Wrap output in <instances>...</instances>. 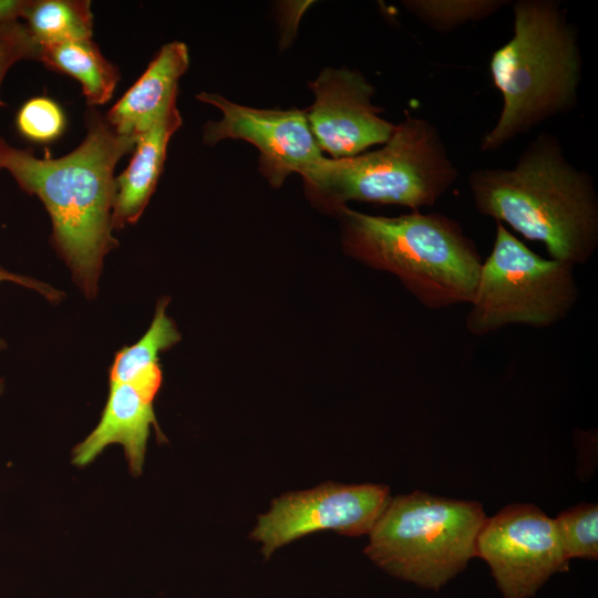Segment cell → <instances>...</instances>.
<instances>
[{
    "label": "cell",
    "instance_id": "6da1fadb",
    "mask_svg": "<svg viewBox=\"0 0 598 598\" xmlns=\"http://www.w3.org/2000/svg\"><path fill=\"white\" fill-rule=\"evenodd\" d=\"M86 135L72 152L39 158L31 148L11 146L0 136V169L22 190L43 203L52 221V244L73 280L92 299L105 256L118 246L112 235L114 169L134 150L137 136L121 135L93 107Z\"/></svg>",
    "mask_w": 598,
    "mask_h": 598
},
{
    "label": "cell",
    "instance_id": "7a4b0ae2",
    "mask_svg": "<svg viewBox=\"0 0 598 598\" xmlns=\"http://www.w3.org/2000/svg\"><path fill=\"white\" fill-rule=\"evenodd\" d=\"M467 185L478 213L542 243L550 258L586 264L598 247V194L592 176L542 132L512 168H476Z\"/></svg>",
    "mask_w": 598,
    "mask_h": 598
},
{
    "label": "cell",
    "instance_id": "3957f363",
    "mask_svg": "<svg viewBox=\"0 0 598 598\" xmlns=\"http://www.w3.org/2000/svg\"><path fill=\"white\" fill-rule=\"evenodd\" d=\"M513 34L489 59L502 96L497 121L481 141L495 152L577 106L584 60L578 30L558 0H516Z\"/></svg>",
    "mask_w": 598,
    "mask_h": 598
},
{
    "label": "cell",
    "instance_id": "277c9868",
    "mask_svg": "<svg viewBox=\"0 0 598 598\" xmlns=\"http://www.w3.org/2000/svg\"><path fill=\"white\" fill-rule=\"evenodd\" d=\"M333 212L341 223L346 252L396 276L425 308L472 301L483 260L455 219L420 210L377 216L347 205Z\"/></svg>",
    "mask_w": 598,
    "mask_h": 598
},
{
    "label": "cell",
    "instance_id": "5b68a950",
    "mask_svg": "<svg viewBox=\"0 0 598 598\" xmlns=\"http://www.w3.org/2000/svg\"><path fill=\"white\" fill-rule=\"evenodd\" d=\"M458 169L437 127L410 113L379 148L347 158L323 157L302 176L308 194L334 210L348 202L431 207Z\"/></svg>",
    "mask_w": 598,
    "mask_h": 598
},
{
    "label": "cell",
    "instance_id": "8992f818",
    "mask_svg": "<svg viewBox=\"0 0 598 598\" xmlns=\"http://www.w3.org/2000/svg\"><path fill=\"white\" fill-rule=\"evenodd\" d=\"M486 517L477 502L421 491L391 497L364 554L393 577L440 590L476 557Z\"/></svg>",
    "mask_w": 598,
    "mask_h": 598
},
{
    "label": "cell",
    "instance_id": "52a82bcc",
    "mask_svg": "<svg viewBox=\"0 0 598 598\" xmlns=\"http://www.w3.org/2000/svg\"><path fill=\"white\" fill-rule=\"evenodd\" d=\"M573 265L544 258L496 223L492 250L482 262L466 328L485 336L511 324L550 327L578 300Z\"/></svg>",
    "mask_w": 598,
    "mask_h": 598
},
{
    "label": "cell",
    "instance_id": "ba28073f",
    "mask_svg": "<svg viewBox=\"0 0 598 598\" xmlns=\"http://www.w3.org/2000/svg\"><path fill=\"white\" fill-rule=\"evenodd\" d=\"M476 557L488 565L503 598H533L569 567L554 519L534 504H509L486 517Z\"/></svg>",
    "mask_w": 598,
    "mask_h": 598
},
{
    "label": "cell",
    "instance_id": "9c48e42d",
    "mask_svg": "<svg viewBox=\"0 0 598 598\" xmlns=\"http://www.w3.org/2000/svg\"><path fill=\"white\" fill-rule=\"evenodd\" d=\"M391 497L390 488L379 484L326 483L283 494L258 517L251 538L269 558L278 548L316 532L369 535Z\"/></svg>",
    "mask_w": 598,
    "mask_h": 598
},
{
    "label": "cell",
    "instance_id": "30bf717a",
    "mask_svg": "<svg viewBox=\"0 0 598 598\" xmlns=\"http://www.w3.org/2000/svg\"><path fill=\"white\" fill-rule=\"evenodd\" d=\"M196 97L221 112L219 121L203 128V142L213 146L223 140H243L259 152L258 168L267 182L279 187L290 174L305 176L324 156L310 131L306 110H267L235 103L218 93Z\"/></svg>",
    "mask_w": 598,
    "mask_h": 598
},
{
    "label": "cell",
    "instance_id": "8fae6325",
    "mask_svg": "<svg viewBox=\"0 0 598 598\" xmlns=\"http://www.w3.org/2000/svg\"><path fill=\"white\" fill-rule=\"evenodd\" d=\"M315 101L306 110L312 136L331 158H347L384 144L395 124L373 104L374 86L359 71L326 68L308 83Z\"/></svg>",
    "mask_w": 598,
    "mask_h": 598
},
{
    "label": "cell",
    "instance_id": "7c38bea8",
    "mask_svg": "<svg viewBox=\"0 0 598 598\" xmlns=\"http://www.w3.org/2000/svg\"><path fill=\"white\" fill-rule=\"evenodd\" d=\"M154 402L127 383H110L109 396L95 429L72 451V463L79 467L92 463L106 446L120 444L134 477L142 474L151 427L162 435Z\"/></svg>",
    "mask_w": 598,
    "mask_h": 598
},
{
    "label": "cell",
    "instance_id": "4fadbf2b",
    "mask_svg": "<svg viewBox=\"0 0 598 598\" xmlns=\"http://www.w3.org/2000/svg\"><path fill=\"white\" fill-rule=\"evenodd\" d=\"M189 66L188 48L172 41L161 48L140 79L105 116L116 133L137 136L148 131L177 101L178 81Z\"/></svg>",
    "mask_w": 598,
    "mask_h": 598
},
{
    "label": "cell",
    "instance_id": "5bb4252c",
    "mask_svg": "<svg viewBox=\"0 0 598 598\" xmlns=\"http://www.w3.org/2000/svg\"><path fill=\"white\" fill-rule=\"evenodd\" d=\"M176 102L148 131L137 135L128 166L115 176L113 229L136 224L155 192L168 142L183 123Z\"/></svg>",
    "mask_w": 598,
    "mask_h": 598
},
{
    "label": "cell",
    "instance_id": "9a60e30c",
    "mask_svg": "<svg viewBox=\"0 0 598 598\" xmlns=\"http://www.w3.org/2000/svg\"><path fill=\"white\" fill-rule=\"evenodd\" d=\"M38 61L78 80L91 107L107 103L121 79L117 66L101 53L92 39L40 47Z\"/></svg>",
    "mask_w": 598,
    "mask_h": 598
},
{
    "label": "cell",
    "instance_id": "2e32d148",
    "mask_svg": "<svg viewBox=\"0 0 598 598\" xmlns=\"http://www.w3.org/2000/svg\"><path fill=\"white\" fill-rule=\"evenodd\" d=\"M22 19L40 45L92 39L89 0H29Z\"/></svg>",
    "mask_w": 598,
    "mask_h": 598
},
{
    "label": "cell",
    "instance_id": "e0dca14e",
    "mask_svg": "<svg viewBox=\"0 0 598 598\" xmlns=\"http://www.w3.org/2000/svg\"><path fill=\"white\" fill-rule=\"evenodd\" d=\"M167 301L162 299L157 303L154 318L144 336L115 354L109 370L110 383H133L162 371L159 353L181 340L174 321L166 313Z\"/></svg>",
    "mask_w": 598,
    "mask_h": 598
},
{
    "label": "cell",
    "instance_id": "ac0fdd59",
    "mask_svg": "<svg viewBox=\"0 0 598 598\" xmlns=\"http://www.w3.org/2000/svg\"><path fill=\"white\" fill-rule=\"evenodd\" d=\"M508 0H404L403 7L437 33H448L497 13Z\"/></svg>",
    "mask_w": 598,
    "mask_h": 598
},
{
    "label": "cell",
    "instance_id": "d6986e66",
    "mask_svg": "<svg viewBox=\"0 0 598 598\" xmlns=\"http://www.w3.org/2000/svg\"><path fill=\"white\" fill-rule=\"evenodd\" d=\"M566 557L596 560L598 558V506L581 503L561 512L554 519Z\"/></svg>",
    "mask_w": 598,
    "mask_h": 598
},
{
    "label": "cell",
    "instance_id": "ffe728a7",
    "mask_svg": "<svg viewBox=\"0 0 598 598\" xmlns=\"http://www.w3.org/2000/svg\"><path fill=\"white\" fill-rule=\"evenodd\" d=\"M16 124L23 137L33 142H50L63 133L65 116L56 102L40 96L28 100L20 107Z\"/></svg>",
    "mask_w": 598,
    "mask_h": 598
},
{
    "label": "cell",
    "instance_id": "44dd1931",
    "mask_svg": "<svg viewBox=\"0 0 598 598\" xmlns=\"http://www.w3.org/2000/svg\"><path fill=\"white\" fill-rule=\"evenodd\" d=\"M40 45L19 20L0 23V87L9 69L21 60H39ZM3 102L0 100V106Z\"/></svg>",
    "mask_w": 598,
    "mask_h": 598
},
{
    "label": "cell",
    "instance_id": "7402d4cb",
    "mask_svg": "<svg viewBox=\"0 0 598 598\" xmlns=\"http://www.w3.org/2000/svg\"><path fill=\"white\" fill-rule=\"evenodd\" d=\"M1 171V169H0ZM12 282L28 289L34 290L42 295L49 301L56 302L62 299L63 293L55 288L39 281L37 279L11 272L0 265V283Z\"/></svg>",
    "mask_w": 598,
    "mask_h": 598
},
{
    "label": "cell",
    "instance_id": "603a6c76",
    "mask_svg": "<svg viewBox=\"0 0 598 598\" xmlns=\"http://www.w3.org/2000/svg\"><path fill=\"white\" fill-rule=\"evenodd\" d=\"M29 0H0V23L22 18Z\"/></svg>",
    "mask_w": 598,
    "mask_h": 598
},
{
    "label": "cell",
    "instance_id": "cb8c5ba5",
    "mask_svg": "<svg viewBox=\"0 0 598 598\" xmlns=\"http://www.w3.org/2000/svg\"><path fill=\"white\" fill-rule=\"evenodd\" d=\"M7 347V342L3 338L0 337V352L4 350Z\"/></svg>",
    "mask_w": 598,
    "mask_h": 598
},
{
    "label": "cell",
    "instance_id": "d4e9b609",
    "mask_svg": "<svg viewBox=\"0 0 598 598\" xmlns=\"http://www.w3.org/2000/svg\"><path fill=\"white\" fill-rule=\"evenodd\" d=\"M3 390H4V381L3 379H0V395L2 394Z\"/></svg>",
    "mask_w": 598,
    "mask_h": 598
}]
</instances>
